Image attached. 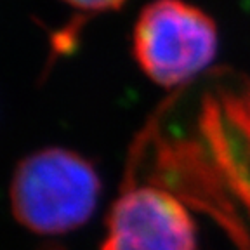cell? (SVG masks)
Wrapping results in <instances>:
<instances>
[{"label":"cell","instance_id":"cell-1","mask_svg":"<svg viewBox=\"0 0 250 250\" xmlns=\"http://www.w3.org/2000/svg\"><path fill=\"white\" fill-rule=\"evenodd\" d=\"M101 181L94 165L70 149L45 148L18 164L11 183L16 221L33 233L62 234L96 210Z\"/></svg>","mask_w":250,"mask_h":250},{"label":"cell","instance_id":"cell-2","mask_svg":"<svg viewBox=\"0 0 250 250\" xmlns=\"http://www.w3.org/2000/svg\"><path fill=\"white\" fill-rule=\"evenodd\" d=\"M217 26L207 12L184 0H153L134 26L132 49L149 80L177 87L191 80L217 54Z\"/></svg>","mask_w":250,"mask_h":250},{"label":"cell","instance_id":"cell-4","mask_svg":"<svg viewBox=\"0 0 250 250\" xmlns=\"http://www.w3.org/2000/svg\"><path fill=\"white\" fill-rule=\"evenodd\" d=\"M68 5L85 12H104L118 9L125 0H62Z\"/></svg>","mask_w":250,"mask_h":250},{"label":"cell","instance_id":"cell-3","mask_svg":"<svg viewBox=\"0 0 250 250\" xmlns=\"http://www.w3.org/2000/svg\"><path fill=\"white\" fill-rule=\"evenodd\" d=\"M101 250H196V229L176 196L139 186L115 202Z\"/></svg>","mask_w":250,"mask_h":250}]
</instances>
